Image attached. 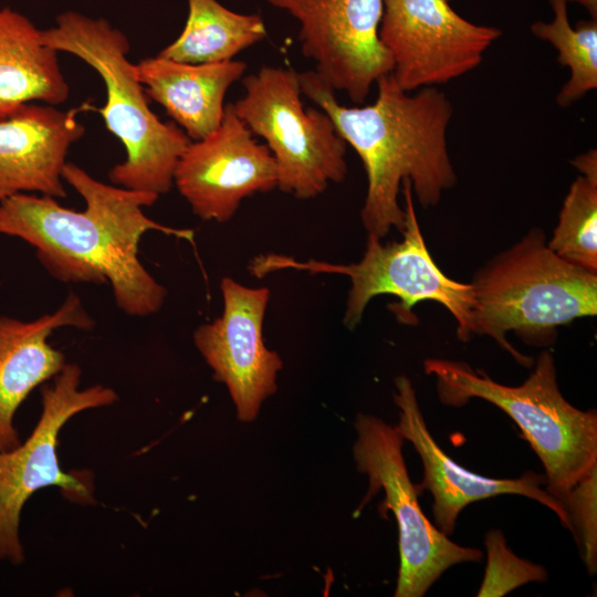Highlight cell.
I'll list each match as a JSON object with an SVG mask.
<instances>
[{"label": "cell", "mask_w": 597, "mask_h": 597, "mask_svg": "<svg viewBox=\"0 0 597 597\" xmlns=\"http://www.w3.org/2000/svg\"><path fill=\"white\" fill-rule=\"evenodd\" d=\"M61 327L90 331L94 321L75 293L53 313L33 321L0 315V451L19 446L14 425L19 407L38 387L61 371L66 360L50 336Z\"/></svg>", "instance_id": "obj_16"}, {"label": "cell", "mask_w": 597, "mask_h": 597, "mask_svg": "<svg viewBox=\"0 0 597 597\" xmlns=\"http://www.w3.org/2000/svg\"><path fill=\"white\" fill-rule=\"evenodd\" d=\"M302 94L332 118L338 134L360 158L367 192L360 210L367 234L385 238L405 227L401 185L410 180L413 197L436 206L457 182L448 151L452 103L437 86L404 91L391 73L376 82L377 97L364 106L342 105L315 71L298 73Z\"/></svg>", "instance_id": "obj_2"}, {"label": "cell", "mask_w": 597, "mask_h": 597, "mask_svg": "<svg viewBox=\"0 0 597 597\" xmlns=\"http://www.w3.org/2000/svg\"><path fill=\"white\" fill-rule=\"evenodd\" d=\"M394 400L399 408L395 426L420 457L423 479L419 488L432 495L434 525L450 536L462 510L480 500L502 494L522 495L553 511L562 525L572 530L566 509L545 489V475L527 471L517 479H493L475 474L457 464L438 446L420 410L416 390L406 376L395 378Z\"/></svg>", "instance_id": "obj_14"}, {"label": "cell", "mask_w": 597, "mask_h": 597, "mask_svg": "<svg viewBox=\"0 0 597 597\" xmlns=\"http://www.w3.org/2000/svg\"><path fill=\"white\" fill-rule=\"evenodd\" d=\"M96 111L88 101L69 111L29 103L0 121V200L17 193L65 198L63 168L85 133L77 115Z\"/></svg>", "instance_id": "obj_15"}, {"label": "cell", "mask_w": 597, "mask_h": 597, "mask_svg": "<svg viewBox=\"0 0 597 597\" xmlns=\"http://www.w3.org/2000/svg\"><path fill=\"white\" fill-rule=\"evenodd\" d=\"M234 113L265 140L277 168V188L298 199L323 193L347 175V144L322 108H304L298 73L262 66L243 77Z\"/></svg>", "instance_id": "obj_7"}, {"label": "cell", "mask_w": 597, "mask_h": 597, "mask_svg": "<svg viewBox=\"0 0 597 597\" xmlns=\"http://www.w3.org/2000/svg\"><path fill=\"white\" fill-rule=\"evenodd\" d=\"M451 0H383L379 40L406 92L447 84L476 69L499 28L461 17Z\"/></svg>", "instance_id": "obj_10"}, {"label": "cell", "mask_w": 597, "mask_h": 597, "mask_svg": "<svg viewBox=\"0 0 597 597\" xmlns=\"http://www.w3.org/2000/svg\"><path fill=\"white\" fill-rule=\"evenodd\" d=\"M572 164L582 176L597 179V151L595 148L578 155Z\"/></svg>", "instance_id": "obj_24"}, {"label": "cell", "mask_w": 597, "mask_h": 597, "mask_svg": "<svg viewBox=\"0 0 597 597\" xmlns=\"http://www.w3.org/2000/svg\"><path fill=\"white\" fill-rule=\"evenodd\" d=\"M245 70L247 64L238 60L190 64L160 55L135 64L146 95L161 105L191 140L218 128L226 94Z\"/></svg>", "instance_id": "obj_17"}, {"label": "cell", "mask_w": 597, "mask_h": 597, "mask_svg": "<svg viewBox=\"0 0 597 597\" xmlns=\"http://www.w3.org/2000/svg\"><path fill=\"white\" fill-rule=\"evenodd\" d=\"M485 547L488 563L479 597H501L522 585L545 582L548 577L542 565L516 556L500 530L486 533Z\"/></svg>", "instance_id": "obj_22"}, {"label": "cell", "mask_w": 597, "mask_h": 597, "mask_svg": "<svg viewBox=\"0 0 597 597\" xmlns=\"http://www.w3.org/2000/svg\"><path fill=\"white\" fill-rule=\"evenodd\" d=\"M401 191L405 199V227L400 241L383 243L381 239L368 234L363 258L352 264L297 261L282 254H262L252 260L249 266L251 273L262 277L275 271L293 269L347 276L350 289L344 325L350 329L359 324L368 303L378 295L388 294L399 298L395 313L407 324L416 323L411 312L416 304L422 301L437 302L454 317L459 339L468 342L473 336L472 286L450 279L436 264L419 227L410 180L402 182Z\"/></svg>", "instance_id": "obj_6"}, {"label": "cell", "mask_w": 597, "mask_h": 597, "mask_svg": "<svg viewBox=\"0 0 597 597\" xmlns=\"http://www.w3.org/2000/svg\"><path fill=\"white\" fill-rule=\"evenodd\" d=\"M40 31L24 14L0 9V121L34 101L69 98L57 52L42 43Z\"/></svg>", "instance_id": "obj_18"}, {"label": "cell", "mask_w": 597, "mask_h": 597, "mask_svg": "<svg viewBox=\"0 0 597 597\" xmlns=\"http://www.w3.org/2000/svg\"><path fill=\"white\" fill-rule=\"evenodd\" d=\"M551 22L535 21L531 32L549 42L557 51V61L567 66L570 76L556 96L561 107H569L597 87V20H580L573 28L566 0H549Z\"/></svg>", "instance_id": "obj_20"}, {"label": "cell", "mask_w": 597, "mask_h": 597, "mask_svg": "<svg viewBox=\"0 0 597 597\" xmlns=\"http://www.w3.org/2000/svg\"><path fill=\"white\" fill-rule=\"evenodd\" d=\"M300 24L302 53L334 91L363 104L392 61L379 40L383 0H266Z\"/></svg>", "instance_id": "obj_11"}, {"label": "cell", "mask_w": 597, "mask_h": 597, "mask_svg": "<svg viewBox=\"0 0 597 597\" xmlns=\"http://www.w3.org/2000/svg\"><path fill=\"white\" fill-rule=\"evenodd\" d=\"M547 245L568 263L597 273V179L579 175L573 181Z\"/></svg>", "instance_id": "obj_21"}, {"label": "cell", "mask_w": 597, "mask_h": 597, "mask_svg": "<svg viewBox=\"0 0 597 597\" xmlns=\"http://www.w3.org/2000/svg\"><path fill=\"white\" fill-rule=\"evenodd\" d=\"M174 186L203 221L227 222L243 199L277 188L272 153L226 104L222 121L207 137L191 140L181 155Z\"/></svg>", "instance_id": "obj_12"}, {"label": "cell", "mask_w": 597, "mask_h": 597, "mask_svg": "<svg viewBox=\"0 0 597 597\" xmlns=\"http://www.w3.org/2000/svg\"><path fill=\"white\" fill-rule=\"evenodd\" d=\"M563 504L586 569L594 576L597 572V464L572 486Z\"/></svg>", "instance_id": "obj_23"}, {"label": "cell", "mask_w": 597, "mask_h": 597, "mask_svg": "<svg viewBox=\"0 0 597 597\" xmlns=\"http://www.w3.org/2000/svg\"><path fill=\"white\" fill-rule=\"evenodd\" d=\"M223 310L193 333V343L224 384L241 421L256 418L262 402L276 391L283 364L265 346L263 323L270 300L268 287H249L226 276L220 282Z\"/></svg>", "instance_id": "obj_13"}, {"label": "cell", "mask_w": 597, "mask_h": 597, "mask_svg": "<svg viewBox=\"0 0 597 597\" xmlns=\"http://www.w3.org/2000/svg\"><path fill=\"white\" fill-rule=\"evenodd\" d=\"M62 177L82 196L85 209L63 207L50 196L17 193L0 200V234L31 244L56 280L109 284L125 314L157 313L167 290L142 264L139 241L148 231L192 241L193 231L148 218L143 208L158 200L156 193L102 182L69 161Z\"/></svg>", "instance_id": "obj_1"}, {"label": "cell", "mask_w": 597, "mask_h": 597, "mask_svg": "<svg viewBox=\"0 0 597 597\" xmlns=\"http://www.w3.org/2000/svg\"><path fill=\"white\" fill-rule=\"evenodd\" d=\"M187 1L184 30L158 55L190 64L230 61L268 34L259 14L234 12L217 0Z\"/></svg>", "instance_id": "obj_19"}, {"label": "cell", "mask_w": 597, "mask_h": 597, "mask_svg": "<svg viewBox=\"0 0 597 597\" xmlns=\"http://www.w3.org/2000/svg\"><path fill=\"white\" fill-rule=\"evenodd\" d=\"M470 284L472 335L491 337L525 367L533 360L510 344V332L545 346L555 341L557 327L597 314V273L555 254L540 228L493 256Z\"/></svg>", "instance_id": "obj_3"}, {"label": "cell", "mask_w": 597, "mask_h": 597, "mask_svg": "<svg viewBox=\"0 0 597 597\" xmlns=\"http://www.w3.org/2000/svg\"><path fill=\"white\" fill-rule=\"evenodd\" d=\"M40 34L44 45L77 56L104 81L106 103L96 111L126 150V159L108 172L112 184L158 196L167 193L191 139L149 108L135 64L127 59L128 38L105 19L75 11L59 14L56 25L41 30Z\"/></svg>", "instance_id": "obj_4"}, {"label": "cell", "mask_w": 597, "mask_h": 597, "mask_svg": "<svg viewBox=\"0 0 597 597\" xmlns=\"http://www.w3.org/2000/svg\"><path fill=\"white\" fill-rule=\"evenodd\" d=\"M354 426L357 432L354 460L369 482L356 513L383 490L381 504L394 513L398 525L400 566L395 596H425L450 567L480 562L481 549L454 543L421 511L402 454L405 440L395 426L364 413L356 417Z\"/></svg>", "instance_id": "obj_9"}, {"label": "cell", "mask_w": 597, "mask_h": 597, "mask_svg": "<svg viewBox=\"0 0 597 597\" xmlns=\"http://www.w3.org/2000/svg\"><path fill=\"white\" fill-rule=\"evenodd\" d=\"M439 399L461 407L480 398L503 410L521 429L545 470V489L563 503L572 486L597 464V413L569 404L559 390L555 360L543 352L522 385L494 381L463 362L431 358Z\"/></svg>", "instance_id": "obj_5"}, {"label": "cell", "mask_w": 597, "mask_h": 597, "mask_svg": "<svg viewBox=\"0 0 597 597\" xmlns=\"http://www.w3.org/2000/svg\"><path fill=\"white\" fill-rule=\"evenodd\" d=\"M81 377L80 366L66 363L51 384L42 385V410L32 432L15 448L0 451V561L12 565L24 562L21 513L36 491L54 486L75 504L95 503L92 473L86 470L65 472L61 468L59 437L74 416L111 406L118 396L103 385L81 389Z\"/></svg>", "instance_id": "obj_8"}, {"label": "cell", "mask_w": 597, "mask_h": 597, "mask_svg": "<svg viewBox=\"0 0 597 597\" xmlns=\"http://www.w3.org/2000/svg\"><path fill=\"white\" fill-rule=\"evenodd\" d=\"M567 2H576L584 7L593 19L597 18V0H566Z\"/></svg>", "instance_id": "obj_25"}]
</instances>
